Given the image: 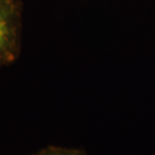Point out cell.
<instances>
[{
	"instance_id": "7a4b0ae2",
	"label": "cell",
	"mask_w": 155,
	"mask_h": 155,
	"mask_svg": "<svg viewBox=\"0 0 155 155\" xmlns=\"http://www.w3.org/2000/svg\"><path fill=\"white\" fill-rule=\"evenodd\" d=\"M33 155H87L83 149L49 146Z\"/></svg>"
},
{
	"instance_id": "6da1fadb",
	"label": "cell",
	"mask_w": 155,
	"mask_h": 155,
	"mask_svg": "<svg viewBox=\"0 0 155 155\" xmlns=\"http://www.w3.org/2000/svg\"><path fill=\"white\" fill-rule=\"evenodd\" d=\"M21 0H0V68L18 59L22 38Z\"/></svg>"
}]
</instances>
